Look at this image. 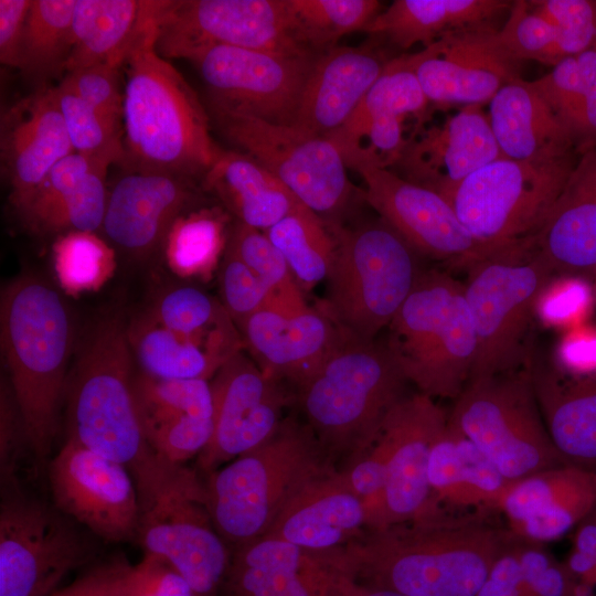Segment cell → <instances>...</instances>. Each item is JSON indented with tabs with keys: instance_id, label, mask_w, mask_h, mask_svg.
I'll return each mask as SVG.
<instances>
[{
	"instance_id": "6da1fadb",
	"label": "cell",
	"mask_w": 596,
	"mask_h": 596,
	"mask_svg": "<svg viewBox=\"0 0 596 596\" xmlns=\"http://www.w3.org/2000/svg\"><path fill=\"white\" fill-rule=\"evenodd\" d=\"M498 515L436 508L365 529L341 547L342 570L359 584L406 596H475L514 536Z\"/></svg>"
},
{
	"instance_id": "7a4b0ae2",
	"label": "cell",
	"mask_w": 596,
	"mask_h": 596,
	"mask_svg": "<svg viewBox=\"0 0 596 596\" xmlns=\"http://www.w3.org/2000/svg\"><path fill=\"white\" fill-rule=\"evenodd\" d=\"M162 1H145L127 53L123 124L126 167L191 178L205 174L223 149L194 89L156 47Z\"/></svg>"
},
{
	"instance_id": "3957f363",
	"label": "cell",
	"mask_w": 596,
	"mask_h": 596,
	"mask_svg": "<svg viewBox=\"0 0 596 596\" xmlns=\"http://www.w3.org/2000/svg\"><path fill=\"white\" fill-rule=\"evenodd\" d=\"M1 348L29 448L44 465L57 433L74 331L70 309L45 280L21 275L1 294Z\"/></svg>"
},
{
	"instance_id": "277c9868",
	"label": "cell",
	"mask_w": 596,
	"mask_h": 596,
	"mask_svg": "<svg viewBox=\"0 0 596 596\" xmlns=\"http://www.w3.org/2000/svg\"><path fill=\"white\" fill-rule=\"evenodd\" d=\"M406 380L384 343L344 333L320 368L297 389L306 424L340 467L376 439Z\"/></svg>"
},
{
	"instance_id": "5b68a950",
	"label": "cell",
	"mask_w": 596,
	"mask_h": 596,
	"mask_svg": "<svg viewBox=\"0 0 596 596\" xmlns=\"http://www.w3.org/2000/svg\"><path fill=\"white\" fill-rule=\"evenodd\" d=\"M336 470L310 427L285 418L266 443L204 477L214 525L231 547L265 535L298 492Z\"/></svg>"
},
{
	"instance_id": "8992f818",
	"label": "cell",
	"mask_w": 596,
	"mask_h": 596,
	"mask_svg": "<svg viewBox=\"0 0 596 596\" xmlns=\"http://www.w3.org/2000/svg\"><path fill=\"white\" fill-rule=\"evenodd\" d=\"M119 313L96 319L84 334L70 370L67 439L131 471L151 453L140 426L135 381L138 369Z\"/></svg>"
},
{
	"instance_id": "52a82bcc",
	"label": "cell",
	"mask_w": 596,
	"mask_h": 596,
	"mask_svg": "<svg viewBox=\"0 0 596 596\" xmlns=\"http://www.w3.org/2000/svg\"><path fill=\"white\" fill-rule=\"evenodd\" d=\"M130 473L139 502L136 540L145 554L170 563L194 596H220L231 547L214 525L200 472L152 453Z\"/></svg>"
},
{
	"instance_id": "ba28073f",
	"label": "cell",
	"mask_w": 596,
	"mask_h": 596,
	"mask_svg": "<svg viewBox=\"0 0 596 596\" xmlns=\"http://www.w3.org/2000/svg\"><path fill=\"white\" fill-rule=\"evenodd\" d=\"M387 328L385 344L419 393L453 400L461 393L477 354L462 281L447 272L423 270Z\"/></svg>"
},
{
	"instance_id": "9c48e42d",
	"label": "cell",
	"mask_w": 596,
	"mask_h": 596,
	"mask_svg": "<svg viewBox=\"0 0 596 596\" xmlns=\"http://www.w3.org/2000/svg\"><path fill=\"white\" fill-rule=\"evenodd\" d=\"M464 283L477 337L471 379L526 368L534 352L532 328L540 294L554 276L531 238L478 257Z\"/></svg>"
},
{
	"instance_id": "30bf717a",
	"label": "cell",
	"mask_w": 596,
	"mask_h": 596,
	"mask_svg": "<svg viewBox=\"0 0 596 596\" xmlns=\"http://www.w3.org/2000/svg\"><path fill=\"white\" fill-rule=\"evenodd\" d=\"M330 226L336 249L321 308L344 333L375 340L415 287L421 255L381 217Z\"/></svg>"
},
{
	"instance_id": "8fae6325",
	"label": "cell",
	"mask_w": 596,
	"mask_h": 596,
	"mask_svg": "<svg viewBox=\"0 0 596 596\" xmlns=\"http://www.w3.org/2000/svg\"><path fill=\"white\" fill-rule=\"evenodd\" d=\"M448 422L510 481L565 465L546 429L529 365L469 380Z\"/></svg>"
},
{
	"instance_id": "7c38bea8",
	"label": "cell",
	"mask_w": 596,
	"mask_h": 596,
	"mask_svg": "<svg viewBox=\"0 0 596 596\" xmlns=\"http://www.w3.org/2000/svg\"><path fill=\"white\" fill-rule=\"evenodd\" d=\"M579 155L519 161L500 157L468 175L448 198L488 252L532 237L556 203Z\"/></svg>"
},
{
	"instance_id": "4fadbf2b",
	"label": "cell",
	"mask_w": 596,
	"mask_h": 596,
	"mask_svg": "<svg viewBox=\"0 0 596 596\" xmlns=\"http://www.w3.org/2000/svg\"><path fill=\"white\" fill-rule=\"evenodd\" d=\"M209 109L211 121L226 140L274 174L320 219L338 225L355 190L330 139L228 109Z\"/></svg>"
},
{
	"instance_id": "5bb4252c",
	"label": "cell",
	"mask_w": 596,
	"mask_h": 596,
	"mask_svg": "<svg viewBox=\"0 0 596 596\" xmlns=\"http://www.w3.org/2000/svg\"><path fill=\"white\" fill-rule=\"evenodd\" d=\"M227 45L286 55L318 54L298 40L289 0L162 1L156 47L164 58Z\"/></svg>"
},
{
	"instance_id": "9a60e30c",
	"label": "cell",
	"mask_w": 596,
	"mask_h": 596,
	"mask_svg": "<svg viewBox=\"0 0 596 596\" xmlns=\"http://www.w3.org/2000/svg\"><path fill=\"white\" fill-rule=\"evenodd\" d=\"M1 497L0 596H51L93 547L56 508L22 490Z\"/></svg>"
},
{
	"instance_id": "2e32d148",
	"label": "cell",
	"mask_w": 596,
	"mask_h": 596,
	"mask_svg": "<svg viewBox=\"0 0 596 596\" xmlns=\"http://www.w3.org/2000/svg\"><path fill=\"white\" fill-rule=\"evenodd\" d=\"M316 56L213 45L187 60L207 87L209 106L294 126Z\"/></svg>"
},
{
	"instance_id": "e0dca14e",
	"label": "cell",
	"mask_w": 596,
	"mask_h": 596,
	"mask_svg": "<svg viewBox=\"0 0 596 596\" xmlns=\"http://www.w3.org/2000/svg\"><path fill=\"white\" fill-rule=\"evenodd\" d=\"M47 473L61 513L105 541L136 539L138 493L126 466L66 438Z\"/></svg>"
},
{
	"instance_id": "ac0fdd59",
	"label": "cell",
	"mask_w": 596,
	"mask_h": 596,
	"mask_svg": "<svg viewBox=\"0 0 596 596\" xmlns=\"http://www.w3.org/2000/svg\"><path fill=\"white\" fill-rule=\"evenodd\" d=\"M447 421L446 409L419 392L404 396L391 409L381 427L391 440L386 479L379 498L365 508L366 529L397 524L441 508L428 483V461Z\"/></svg>"
},
{
	"instance_id": "d6986e66",
	"label": "cell",
	"mask_w": 596,
	"mask_h": 596,
	"mask_svg": "<svg viewBox=\"0 0 596 596\" xmlns=\"http://www.w3.org/2000/svg\"><path fill=\"white\" fill-rule=\"evenodd\" d=\"M213 434L198 455L204 476L266 443L279 428L288 396L242 351L231 356L210 382Z\"/></svg>"
},
{
	"instance_id": "ffe728a7",
	"label": "cell",
	"mask_w": 596,
	"mask_h": 596,
	"mask_svg": "<svg viewBox=\"0 0 596 596\" xmlns=\"http://www.w3.org/2000/svg\"><path fill=\"white\" fill-rule=\"evenodd\" d=\"M364 199L421 256L465 269L488 251L437 192L405 180L391 169L358 166Z\"/></svg>"
},
{
	"instance_id": "44dd1931",
	"label": "cell",
	"mask_w": 596,
	"mask_h": 596,
	"mask_svg": "<svg viewBox=\"0 0 596 596\" xmlns=\"http://www.w3.org/2000/svg\"><path fill=\"white\" fill-rule=\"evenodd\" d=\"M403 57L428 102L440 105H483L519 77V62L503 50L489 23L448 32Z\"/></svg>"
},
{
	"instance_id": "7402d4cb",
	"label": "cell",
	"mask_w": 596,
	"mask_h": 596,
	"mask_svg": "<svg viewBox=\"0 0 596 596\" xmlns=\"http://www.w3.org/2000/svg\"><path fill=\"white\" fill-rule=\"evenodd\" d=\"M340 549L312 551L262 535L231 547L220 596H334Z\"/></svg>"
},
{
	"instance_id": "603a6c76",
	"label": "cell",
	"mask_w": 596,
	"mask_h": 596,
	"mask_svg": "<svg viewBox=\"0 0 596 596\" xmlns=\"http://www.w3.org/2000/svg\"><path fill=\"white\" fill-rule=\"evenodd\" d=\"M190 179L159 171L132 170L108 193L103 231L113 246L146 258L163 246L173 222L194 201Z\"/></svg>"
},
{
	"instance_id": "cb8c5ba5",
	"label": "cell",
	"mask_w": 596,
	"mask_h": 596,
	"mask_svg": "<svg viewBox=\"0 0 596 596\" xmlns=\"http://www.w3.org/2000/svg\"><path fill=\"white\" fill-rule=\"evenodd\" d=\"M500 157L482 105H469L419 137H411L394 167L405 180L448 200L468 175Z\"/></svg>"
},
{
	"instance_id": "d4e9b609",
	"label": "cell",
	"mask_w": 596,
	"mask_h": 596,
	"mask_svg": "<svg viewBox=\"0 0 596 596\" xmlns=\"http://www.w3.org/2000/svg\"><path fill=\"white\" fill-rule=\"evenodd\" d=\"M596 508V472L549 468L514 481L498 513L517 536L544 544L573 531Z\"/></svg>"
},
{
	"instance_id": "484cf974",
	"label": "cell",
	"mask_w": 596,
	"mask_h": 596,
	"mask_svg": "<svg viewBox=\"0 0 596 596\" xmlns=\"http://www.w3.org/2000/svg\"><path fill=\"white\" fill-rule=\"evenodd\" d=\"M238 329L258 368L296 389L320 368L344 336L321 307L292 313L264 308Z\"/></svg>"
},
{
	"instance_id": "4316f807",
	"label": "cell",
	"mask_w": 596,
	"mask_h": 596,
	"mask_svg": "<svg viewBox=\"0 0 596 596\" xmlns=\"http://www.w3.org/2000/svg\"><path fill=\"white\" fill-rule=\"evenodd\" d=\"M73 152L54 87H40L4 114L1 159L20 215L49 171Z\"/></svg>"
},
{
	"instance_id": "83f0119b",
	"label": "cell",
	"mask_w": 596,
	"mask_h": 596,
	"mask_svg": "<svg viewBox=\"0 0 596 596\" xmlns=\"http://www.w3.org/2000/svg\"><path fill=\"white\" fill-rule=\"evenodd\" d=\"M390 60L376 49L333 46L317 54L294 126L328 137L353 115Z\"/></svg>"
},
{
	"instance_id": "f1b7e54d",
	"label": "cell",
	"mask_w": 596,
	"mask_h": 596,
	"mask_svg": "<svg viewBox=\"0 0 596 596\" xmlns=\"http://www.w3.org/2000/svg\"><path fill=\"white\" fill-rule=\"evenodd\" d=\"M553 275L596 269V146L579 155L551 213L530 237Z\"/></svg>"
},
{
	"instance_id": "f546056e",
	"label": "cell",
	"mask_w": 596,
	"mask_h": 596,
	"mask_svg": "<svg viewBox=\"0 0 596 596\" xmlns=\"http://www.w3.org/2000/svg\"><path fill=\"white\" fill-rule=\"evenodd\" d=\"M127 334L138 371L164 380L209 381L244 347L232 320L206 333L184 334L143 312L127 323Z\"/></svg>"
},
{
	"instance_id": "4dcf8cb0",
	"label": "cell",
	"mask_w": 596,
	"mask_h": 596,
	"mask_svg": "<svg viewBox=\"0 0 596 596\" xmlns=\"http://www.w3.org/2000/svg\"><path fill=\"white\" fill-rule=\"evenodd\" d=\"M550 438L567 466L596 472V377L564 373L538 358L529 363Z\"/></svg>"
},
{
	"instance_id": "1f68e13d",
	"label": "cell",
	"mask_w": 596,
	"mask_h": 596,
	"mask_svg": "<svg viewBox=\"0 0 596 596\" xmlns=\"http://www.w3.org/2000/svg\"><path fill=\"white\" fill-rule=\"evenodd\" d=\"M365 529L363 501L336 470L298 492L265 535L312 551H331L345 546Z\"/></svg>"
},
{
	"instance_id": "d6a6232c",
	"label": "cell",
	"mask_w": 596,
	"mask_h": 596,
	"mask_svg": "<svg viewBox=\"0 0 596 596\" xmlns=\"http://www.w3.org/2000/svg\"><path fill=\"white\" fill-rule=\"evenodd\" d=\"M488 119L503 158L546 161L576 152L567 129L532 82L520 76L489 100Z\"/></svg>"
},
{
	"instance_id": "836d02e7",
	"label": "cell",
	"mask_w": 596,
	"mask_h": 596,
	"mask_svg": "<svg viewBox=\"0 0 596 596\" xmlns=\"http://www.w3.org/2000/svg\"><path fill=\"white\" fill-rule=\"evenodd\" d=\"M203 185L238 222L263 232L304 206L274 174L240 151L222 150L203 175Z\"/></svg>"
},
{
	"instance_id": "e575fe53",
	"label": "cell",
	"mask_w": 596,
	"mask_h": 596,
	"mask_svg": "<svg viewBox=\"0 0 596 596\" xmlns=\"http://www.w3.org/2000/svg\"><path fill=\"white\" fill-rule=\"evenodd\" d=\"M508 0H395L381 11L364 32L385 38L407 50L415 44L430 45L448 32L489 23L510 9Z\"/></svg>"
},
{
	"instance_id": "d590c367",
	"label": "cell",
	"mask_w": 596,
	"mask_h": 596,
	"mask_svg": "<svg viewBox=\"0 0 596 596\" xmlns=\"http://www.w3.org/2000/svg\"><path fill=\"white\" fill-rule=\"evenodd\" d=\"M145 1L76 0L65 74L98 64L124 66Z\"/></svg>"
},
{
	"instance_id": "8d00e7d4",
	"label": "cell",
	"mask_w": 596,
	"mask_h": 596,
	"mask_svg": "<svg viewBox=\"0 0 596 596\" xmlns=\"http://www.w3.org/2000/svg\"><path fill=\"white\" fill-rule=\"evenodd\" d=\"M284 256L301 291H309L328 277L336 237L330 224L301 206L264 231Z\"/></svg>"
},
{
	"instance_id": "74e56055",
	"label": "cell",
	"mask_w": 596,
	"mask_h": 596,
	"mask_svg": "<svg viewBox=\"0 0 596 596\" xmlns=\"http://www.w3.org/2000/svg\"><path fill=\"white\" fill-rule=\"evenodd\" d=\"M226 222L216 207L181 214L162 246L171 272L182 278L209 280L227 245Z\"/></svg>"
},
{
	"instance_id": "f35d334b",
	"label": "cell",
	"mask_w": 596,
	"mask_h": 596,
	"mask_svg": "<svg viewBox=\"0 0 596 596\" xmlns=\"http://www.w3.org/2000/svg\"><path fill=\"white\" fill-rule=\"evenodd\" d=\"M135 398L145 440L166 427L196 418H213L210 381L164 380L138 371Z\"/></svg>"
},
{
	"instance_id": "ab89813d",
	"label": "cell",
	"mask_w": 596,
	"mask_h": 596,
	"mask_svg": "<svg viewBox=\"0 0 596 596\" xmlns=\"http://www.w3.org/2000/svg\"><path fill=\"white\" fill-rule=\"evenodd\" d=\"M76 0H32L22 41L20 71L45 81L65 72Z\"/></svg>"
},
{
	"instance_id": "60d3db41",
	"label": "cell",
	"mask_w": 596,
	"mask_h": 596,
	"mask_svg": "<svg viewBox=\"0 0 596 596\" xmlns=\"http://www.w3.org/2000/svg\"><path fill=\"white\" fill-rule=\"evenodd\" d=\"M106 172L94 168L30 211L23 221L39 233L96 232L103 226L107 207Z\"/></svg>"
},
{
	"instance_id": "b9f144b4",
	"label": "cell",
	"mask_w": 596,
	"mask_h": 596,
	"mask_svg": "<svg viewBox=\"0 0 596 596\" xmlns=\"http://www.w3.org/2000/svg\"><path fill=\"white\" fill-rule=\"evenodd\" d=\"M296 35L308 50L320 53L347 34L364 31L382 11L376 0H289Z\"/></svg>"
},
{
	"instance_id": "7bdbcfd3",
	"label": "cell",
	"mask_w": 596,
	"mask_h": 596,
	"mask_svg": "<svg viewBox=\"0 0 596 596\" xmlns=\"http://www.w3.org/2000/svg\"><path fill=\"white\" fill-rule=\"evenodd\" d=\"M52 256L61 289L73 297L98 290L116 268L114 246L96 232L72 231L58 235Z\"/></svg>"
},
{
	"instance_id": "ee69618b",
	"label": "cell",
	"mask_w": 596,
	"mask_h": 596,
	"mask_svg": "<svg viewBox=\"0 0 596 596\" xmlns=\"http://www.w3.org/2000/svg\"><path fill=\"white\" fill-rule=\"evenodd\" d=\"M428 103L403 55L391 58L345 125L326 138L350 135L377 118L421 115Z\"/></svg>"
},
{
	"instance_id": "f6af8a7d",
	"label": "cell",
	"mask_w": 596,
	"mask_h": 596,
	"mask_svg": "<svg viewBox=\"0 0 596 596\" xmlns=\"http://www.w3.org/2000/svg\"><path fill=\"white\" fill-rule=\"evenodd\" d=\"M227 244L268 289L267 308L292 313L309 307L284 256L264 232L237 222Z\"/></svg>"
},
{
	"instance_id": "bcb514c9",
	"label": "cell",
	"mask_w": 596,
	"mask_h": 596,
	"mask_svg": "<svg viewBox=\"0 0 596 596\" xmlns=\"http://www.w3.org/2000/svg\"><path fill=\"white\" fill-rule=\"evenodd\" d=\"M54 91L74 152L105 169L111 163L126 166L121 127L102 116L62 81Z\"/></svg>"
},
{
	"instance_id": "7dc6e473",
	"label": "cell",
	"mask_w": 596,
	"mask_h": 596,
	"mask_svg": "<svg viewBox=\"0 0 596 596\" xmlns=\"http://www.w3.org/2000/svg\"><path fill=\"white\" fill-rule=\"evenodd\" d=\"M595 77L596 46L564 57L550 73L532 82L571 137Z\"/></svg>"
},
{
	"instance_id": "c3c4849f",
	"label": "cell",
	"mask_w": 596,
	"mask_h": 596,
	"mask_svg": "<svg viewBox=\"0 0 596 596\" xmlns=\"http://www.w3.org/2000/svg\"><path fill=\"white\" fill-rule=\"evenodd\" d=\"M146 313L160 326L184 334L206 333L232 320L222 304L193 286L163 291Z\"/></svg>"
},
{
	"instance_id": "681fc988",
	"label": "cell",
	"mask_w": 596,
	"mask_h": 596,
	"mask_svg": "<svg viewBox=\"0 0 596 596\" xmlns=\"http://www.w3.org/2000/svg\"><path fill=\"white\" fill-rule=\"evenodd\" d=\"M503 50L517 62L536 61L555 66L565 56L554 26L536 13L529 1L512 2L504 25L497 30Z\"/></svg>"
},
{
	"instance_id": "f907efd6",
	"label": "cell",
	"mask_w": 596,
	"mask_h": 596,
	"mask_svg": "<svg viewBox=\"0 0 596 596\" xmlns=\"http://www.w3.org/2000/svg\"><path fill=\"white\" fill-rule=\"evenodd\" d=\"M596 305L589 276L554 275L539 296L535 317L545 324L571 329L587 322Z\"/></svg>"
},
{
	"instance_id": "816d5d0a",
	"label": "cell",
	"mask_w": 596,
	"mask_h": 596,
	"mask_svg": "<svg viewBox=\"0 0 596 596\" xmlns=\"http://www.w3.org/2000/svg\"><path fill=\"white\" fill-rule=\"evenodd\" d=\"M529 4L554 26L565 57L596 46V0H535Z\"/></svg>"
},
{
	"instance_id": "f5cc1de1",
	"label": "cell",
	"mask_w": 596,
	"mask_h": 596,
	"mask_svg": "<svg viewBox=\"0 0 596 596\" xmlns=\"http://www.w3.org/2000/svg\"><path fill=\"white\" fill-rule=\"evenodd\" d=\"M220 289L222 305L237 328L270 304L266 286L228 244L220 269Z\"/></svg>"
},
{
	"instance_id": "db71d44e",
	"label": "cell",
	"mask_w": 596,
	"mask_h": 596,
	"mask_svg": "<svg viewBox=\"0 0 596 596\" xmlns=\"http://www.w3.org/2000/svg\"><path fill=\"white\" fill-rule=\"evenodd\" d=\"M120 67L98 64L65 74L62 82L106 119L121 127L124 93Z\"/></svg>"
},
{
	"instance_id": "11a10c76",
	"label": "cell",
	"mask_w": 596,
	"mask_h": 596,
	"mask_svg": "<svg viewBox=\"0 0 596 596\" xmlns=\"http://www.w3.org/2000/svg\"><path fill=\"white\" fill-rule=\"evenodd\" d=\"M24 447L29 448V443L21 414L9 381L2 379L0 390L1 493L21 490L18 471Z\"/></svg>"
},
{
	"instance_id": "9f6ffc18",
	"label": "cell",
	"mask_w": 596,
	"mask_h": 596,
	"mask_svg": "<svg viewBox=\"0 0 596 596\" xmlns=\"http://www.w3.org/2000/svg\"><path fill=\"white\" fill-rule=\"evenodd\" d=\"M391 456V440L381 428L374 443L358 458L338 469L347 487L366 508L381 494Z\"/></svg>"
},
{
	"instance_id": "6f0895ef",
	"label": "cell",
	"mask_w": 596,
	"mask_h": 596,
	"mask_svg": "<svg viewBox=\"0 0 596 596\" xmlns=\"http://www.w3.org/2000/svg\"><path fill=\"white\" fill-rule=\"evenodd\" d=\"M554 365L573 376L596 377V324L584 322L567 329L560 340Z\"/></svg>"
},
{
	"instance_id": "680465c9",
	"label": "cell",
	"mask_w": 596,
	"mask_h": 596,
	"mask_svg": "<svg viewBox=\"0 0 596 596\" xmlns=\"http://www.w3.org/2000/svg\"><path fill=\"white\" fill-rule=\"evenodd\" d=\"M132 596H194V593L170 563L145 554L135 565Z\"/></svg>"
},
{
	"instance_id": "91938a15",
	"label": "cell",
	"mask_w": 596,
	"mask_h": 596,
	"mask_svg": "<svg viewBox=\"0 0 596 596\" xmlns=\"http://www.w3.org/2000/svg\"><path fill=\"white\" fill-rule=\"evenodd\" d=\"M519 541L514 535L507 544L475 596H531L521 567Z\"/></svg>"
},
{
	"instance_id": "94428289",
	"label": "cell",
	"mask_w": 596,
	"mask_h": 596,
	"mask_svg": "<svg viewBox=\"0 0 596 596\" xmlns=\"http://www.w3.org/2000/svg\"><path fill=\"white\" fill-rule=\"evenodd\" d=\"M32 0H0V62L20 68L25 20Z\"/></svg>"
},
{
	"instance_id": "6125c7cd",
	"label": "cell",
	"mask_w": 596,
	"mask_h": 596,
	"mask_svg": "<svg viewBox=\"0 0 596 596\" xmlns=\"http://www.w3.org/2000/svg\"><path fill=\"white\" fill-rule=\"evenodd\" d=\"M135 565L117 558L97 565V581L92 596H132Z\"/></svg>"
},
{
	"instance_id": "be15d7a7",
	"label": "cell",
	"mask_w": 596,
	"mask_h": 596,
	"mask_svg": "<svg viewBox=\"0 0 596 596\" xmlns=\"http://www.w3.org/2000/svg\"><path fill=\"white\" fill-rule=\"evenodd\" d=\"M334 596H406L401 593L386 589L370 587L356 583L345 573L341 576L337 586Z\"/></svg>"
},
{
	"instance_id": "e7e4bbea",
	"label": "cell",
	"mask_w": 596,
	"mask_h": 596,
	"mask_svg": "<svg viewBox=\"0 0 596 596\" xmlns=\"http://www.w3.org/2000/svg\"><path fill=\"white\" fill-rule=\"evenodd\" d=\"M590 278H592V281H593V285H594V288H595V292H596V269L590 275Z\"/></svg>"
}]
</instances>
